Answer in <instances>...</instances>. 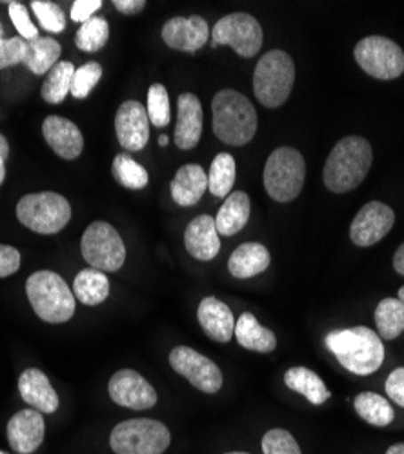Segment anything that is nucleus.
Listing matches in <instances>:
<instances>
[{"mask_svg":"<svg viewBox=\"0 0 404 454\" xmlns=\"http://www.w3.org/2000/svg\"><path fill=\"white\" fill-rule=\"evenodd\" d=\"M374 162V151L370 142L350 135L341 138L324 164V185L336 195H343L355 189L368 175Z\"/></svg>","mask_w":404,"mask_h":454,"instance_id":"f257e3e1","label":"nucleus"},{"mask_svg":"<svg viewBox=\"0 0 404 454\" xmlns=\"http://www.w3.org/2000/svg\"><path fill=\"white\" fill-rule=\"evenodd\" d=\"M326 348L345 369L359 376L376 372L384 362L383 340L376 331L362 325L332 331L326 336Z\"/></svg>","mask_w":404,"mask_h":454,"instance_id":"f03ea898","label":"nucleus"},{"mask_svg":"<svg viewBox=\"0 0 404 454\" xmlns=\"http://www.w3.org/2000/svg\"><path fill=\"white\" fill-rule=\"evenodd\" d=\"M213 133L228 145H246L257 133V111L235 90H220L211 100Z\"/></svg>","mask_w":404,"mask_h":454,"instance_id":"7ed1b4c3","label":"nucleus"},{"mask_svg":"<svg viewBox=\"0 0 404 454\" xmlns=\"http://www.w3.org/2000/svg\"><path fill=\"white\" fill-rule=\"evenodd\" d=\"M29 304L36 317L48 324H64L75 315V294L53 271H36L26 282Z\"/></svg>","mask_w":404,"mask_h":454,"instance_id":"20e7f679","label":"nucleus"},{"mask_svg":"<svg viewBox=\"0 0 404 454\" xmlns=\"http://www.w3.org/2000/svg\"><path fill=\"white\" fill-rule=\"evenodd\" d=\"M296 82V64L286 51L272 50L255 66L253 93L265 107H281Z\"/></svg>","mask_w":404,"mask_h":454,"instance_id":"39448f33","label":"nucleus"},{"mask_svg":"<svg viewBox=\"0 0 404 454\" xmlns=\"http://www.w3.org/2000/svg\"><path fill=\"white\" fill-rule=\"evenodd\" d=\"M265 187L268 195L277 202L296 200L306 178V164L303 155L293 147H279L272 151V155L265 166Z\"/></svg>","mask_w":404,"mask_h":454,"instance_id":"423d86ee","label":"nucleus"},{"mask_svg":"<svg viewBox=\"0 0 404 454\" xmlns=\"http://www.w3.org/2000/svg\"><path fill=\"white\" fill-rule=\"evenodd\" d=\"M17 218L35 233L55 235L67 225L71 206L57 193H31L19 200Z\"/></svg>","mask_w":404,"mask_h":454,"instance_id":"0eeeda50","label":"nucleus"},{"mask_svg":"<svg viewBox=\"0 0 404 454\" xmlns=\"http://www.w3.org/2000/svg\"><path fill=\"white\" fill-rule=\"evenodd\" d=\"M171 442L170 429L150 419H133L119 424L109 436L115 454H162Z\"/></svg>","mask_w":404,"mask_h":454,"instance_id":"6e6552de","label":"nucleus"},{"mask_svg":"<svg viewBox=\"0 0 404 454\" xmlns=\"http://www.w3.org/2000/svg\"><path fill=\"white\" fill-rule=\"evenodd\" d=\"M353 57L360 69L377 81H393L404 73V51L388 36H366L357 43Z\"/></svg>","mask_w":404,"mask_h":454,"instance_id":"1a4fd4ad","label":"nucleus"},{"mask_svg":"<svg viewBox=\"0 0 404 454\" xmlns=\"http://www.w3.org/2000/svg\"><path fill=\"white\" fill-rule=\"evenodd\" d=\"M83 256L93 270L115 273L126 260V247L115 227L107 222H93L83 235Z\"/></svg>","mask_w":404,"mask_h":454,"instance_id":"9d476101","label":"nucleus"},{"mask_svg":"<svg viewBox=\"0 0 404 454\" xmlns=\"http://www.w3.org/2000/svg\"><path fill=\"white\" fill-rule=\"evenodd\" d=\"M263 27L248 13H232L217 20L211 33V48L232 46L242 59H251L263 48Z\"/></svg>","mask_w":404,"mask_h":454,"instance_id":"9b49d317","label":"nucleus"},{"mask_svg":"<svg viewBox=\"0 0 404 454\" xmlns=\"http://www.w3.org/2000/svg\"><path fill=\"white\" fill-rule=\"evenodd\" d=\"M170 365L206 395H215L223 387V372L217 364L188 346H178L170 353Z\"/></svg>","mask_w":404,"mask_h":454,"instance_id":"f8f14e48","label":"nucleus"},{"mask_svg":"<svg viewBox=\"0 0 404 454\" xmlns=\"http://www.w3.org/2000/svg\"><path fill=\"white\" fill-rule=\"evenodd\" d=\"M395 223V213L390 206L372 200L364 204L350 225V239L359 247H370L381 242Z\"/></svg>","mask_w":404,"mask_h":454,"instance_id":"ddd939ff","label":"nucleus"},{"mask_svg":"<svg viewBox=\"0 0 404 454\" xmlns=\"http://www.w3.org/2000/svg\"><path fill=\"white\" fill-rule=\"evenodd\" d=\"M107 391L115 403L133 411L152 409L159 400L157 391L133 369L117 371L109 380Z\"/></svg>","mask_w":404,"mask_h":454,"instance_id":"4468645a","label":"nucleus"},{"mask_svg":"<svg viewBox=\"0 0 404 454\" xmlns=\"http://www.w3.org/2000/svg\"><path fill=\"white\" fill-rule=\"evenodd\" d=\"M115 133L126 151H142L150 140V119L137 100H126L115 117Z\"/></svg>","mask_w":404,"mask_h":454,"instance_id":"2eb2a0df","label":"nucleus"},{"mask_svg":"<svg viewBox=\"0 0 404 454\" xmlns=\"http://www.w3.org/2000/svg\"><path fill=\"white\" fill-rule=\"evenodd\" d=\"M162 39L171 50L195 53L206 46L210 27L202 17H173L162 26Z\"/></svg>","mask_w":404,"mask_h":454,"instance_id":"dca6fc26","label":"nucleus"},{"mask_svg":"<svg viewBox=\"0 0 404 454\" xmlns=\"http://www.w3.org/2000/svg\"><path fill=\"white\" fill-rule=\"evenodd\" d=\"M204 126V113L201 100L194 93H180L177 100V126L173 133L175 145L178 149H194Z\"/></svg>","mask_w":404,"mask_h":454,"instance_id":"f3484780","label":"nucleus"},{"mask_svg":"<svg viewBox=\"0 0 404 454\" xmlns=\"http://www.w3.org/2000/svg\"><path fill=\"white\" fill-rule=\"evenodd\" d=\"M46 424L43 412L35 409L19 411L8 424V442L19 454H31L43 445Z\"/></svg>","mask_w":404,"mask_h":454,"instance_id":"a211bd4d","label":"nucleus"},{"mask_svg":"<svg viewBox=\"0 0 404 454\" xmlns=\"http://www.w3.org/2000/svg\"><path fill=\"white\" fill-rule=\"evenodd\" d=\"M43 135L48 145L64 160H75L84 149L81 129L67 119L51 115L43 124Z\"/></svg>","mask_w":404,"mask_h":454,"instance_id":"6ab92c4d","label":"nucleus"},{"mask_svg":"<svg viewBox=\"0 0 404 454\" xmlns=\"http://www.w3.org/2000/svg\"><path fill=\"white\" fill-rule=\"evenodd\" d=\"M218 237L215 218L210 215H199L188 223L185 231L186 251L201 262H210L220 251Z\"/></svg>","mask_w":404,"mask_h":454,"instance_id":"aec40b11","label":"nucleus"},{"mask_svg":"<svg viewBox=\"0 0 404 454\" xmlns=\"http://www.w3.org/2000/svg\"><path fill=\"white\" fill-rule=\"evenodd\" d=\"M19 391L31 409L46 414L57 412L59 396L41 369H26L19 378Z\"/></svg>","mask_w":404,"mask_h":454,"instance_id":"412c9836","label":"nucleus"},{"mask_svg":"<svg viewBox=\"0 0 404 454\" xmlns=\"http://www.w3.org/2000/svg\"><path fill=\"white\" fill-rule=\"evenodd\" d=\"M199 324L202 331L215 340V342L226 344L232 340V334L235 333V320L232 309L220 301L215 296H208L201 301L199 311H197Z\"/></svg>","mask_w":404,"mask_h":454,"instance_id":"4be33fe9","label":"nucleus"},{"mask_svg":"<svg viewBox=\"0 0 404 454\" xmlns=\"http://www.w3.org/2000/svg\"><path fill=\"white\" fill-rule=\"evenodd\" d=\"M171 197L173 200L182 207L195 206L208 189V175L204 173L202 166L199 164H186L182 166L171 184Z\"/></svg>","mask_w":404,"mask_h":454,"instance_id":"5701e85b","label":"nucleus"},{"mask_svg":"<svg viewBox=\"0 0 404 454\" xmlns=\"http://www.w3.org/2000/svg\"><path fill=\"white\" fill-rule=\"evenodd\" d=\"M270 251L259 242L241 244L228 260V270L232 277L246 280L261 275L270 266Z\"/></svg>","mask_w":404,"mask_h":454,"instance_id":"b1692460","label":"nucleus"},{"mask_svg":"<svg viewBox=\"0 0 404 454\" xmlns=\"http://www.w3.org/2000/svg\"><path fill=\"white\" fill-rule=\"evenodd\" d=\"M250 197L244 192H234L226 197L225 204L220 206L215 225H217V233L223 237H234L237 235L242 227L250 220Z\"/></svg>","mask_w":404,"mask_h":454,"instance_id":"393cba45","label":"nucleus"},{"mask_svg":"<svg viewBox=\"0 0 404 454\" xmlns=\"http://www.w3.org/2000/svg\"><path fill=\"white\" fill-rule=\"evenodd\" d=\"M235 338L237 342L255 353H272L277 348V338L273 331L261 325L259 320L251 313H242L235 324Z\"/></svg>","mask_w":404,"mask_h":454,"instance_id":"a878e982","label":"nucleus"},{"mask_svg":"<svg viewBox=\"0 0 404 454\" xmlns=\"http://www.w3.org/2000/svg\"><path fill=\"white\" fill-rule=\"evenodd\" d=\"M284 382L291 391L303 395L313 405H322L328 398H332V393L312 369L291 367L284 374Z\"/></svg>","mask_w":404,"mask_h":454,"instance_id":"bb28decb","label":"nucleus"},{"mask_svg":"<svg viewBox=\"0 0 404 454\" xmlns=\"http://www.w3.org/2000/svg\"><path fill=\"white\" fill-rule=\"evenodd\" d=\"M60 44L51 39V36H39V39L29 41L26 44V57L24 62L31 73L43 74L53 69V66L59 64L60 57Z\"/></svg>","mask_w":404,"mask_h":454,"instance_id":"cd10ccee","label":"nucleus"},{"mask_svg":"<svg viewBox=\"0 0 404 454\" xmlns=\"http://www.w3.org/2000/svg\"><path fill=\"white\" fill-rule=\"evenodd\" d=\"M353 407L360 419L374 427H386L395 420V412L386 398L377 393H360L353 400Z\"/></svg>","mask_w":404,"mask_h":454,"instance_id":"c85d7f7f","label":"nucleus"},{"mask_svg":"<svg viewBox=\"0 0 404 454\" xmlns=\"http://www.w3.org/2000/svg\"><path fill=\"white\" fill-rule=\"evenodd\" d=\"M73 294L84 306H99L109 294V280L99 270H84L73 282Z\"/></svg>","mask_w":404,"mask_h":454,"instance_id":"c756f323","label":"nucleus"},{"mask_svg":"<svg viewBox=\"0 0 404 454\" xmlns=\"http://www.w3.org/2000/svg\"><path fill=\"white\" fill-rule=\"evenodd\" d=\"M235 184V159L230 153H218L208 173V189L217 199H226Z\"/></svg>","mask_w":404,"mask_h":454,"instance_id":"7c9ffc66","label":"nucleus"},{"mask_svg":"<svg viewBox=\"0 0 404 454\" xmlns=\"http://www.w3.org/2000/svg\"><path fill=\"white\" fill-rule=\"evenodd\" d=\"M376 324L383 340H395L404 331V304L399 298H384L376 309Z\"/></svg>","mask_w":404,"mask_h":454,"instance_id":"2f4dec72","label":"nucleus"},{"mask_svg":"<svg viewBox=\"0 0 404 454\" xmlns=\"http://www.w3.org/2000/svg\"><path fill=\"white\" fill-rule=\"evenodd\" d=\"M73 73H75V67L71 62H59L53 66L41 90V95L48 104H60L69 95Z\"/></svg>","mask_w":404,"mask_h":454,"instance_id":"473e14b6","label":"nucleus"},{"mask_svg":"<svg viewBox=\"0 0 404 454\" xmlns=\"http://www.w3.org/2000/svg\"><path fill=\"white\" fill-rule=\"evenodd\" d=\"M112 173L121 185L135 189V192L137 189H144L150 182L148 171H146L139 162H135L128 153H121L115 157Z\"/></svg>","mask_w":404,"mask_h":454,"instance_id":"72a5a7b5","label":"nucleus"},{"mask_svg":"<svg viewBox=\"0 0 404 454\" xmlns=\"http://www.w3.org/2000/svg\"><path fill=\"white\" fill-rule=\"evenodd\" d=\"M107 39H109L107 20L102 17H93L88 22H84L81 26V29L77 31L75 44L79 50H83L86 53H93V51L102 50L106 46Z\"/></svg>","mask_w":404,"mask_h":454,"instance_id":"f704fd0d","label":"nucleus"},{"mask_svg":"<svg viewBox=\"0 0 404 454\" xmlns=\"http://www.w3.org/2000/svg\"><path fill=\"white\" fill-rule=\"evenodd\" d=\"M146 111H148V119L150 124L157 128H166L170 124V97L168 90L162 84H152L148 90V106H146Z\"/></svg>","mask_w":404,"mask_h":454,"instance_id":"c9c22d12","label":"nucleus"},{"mask_svg":"<svg viewBox=\"0 0 404 454\" xmlns=\"http://www.w3.org/2000/svg\"><path fill=\"white\" fill-rule=\"evenodd\" d=\"M102 79V67L97 62H88L75 69L71 81V95L75 98H86Z\"/></svg>","mask_w":404,"mask_h":454,"instance_id":"e433bc0d","label":"nucleus"},{"mask_svg":"<svg viewBox=\"0 0 404 454\" xmlns=\"http://www.w3.org/2000/svg\"><path fill=\"white\" fill-rule=\"evenodd\" d=\"M31 10L39 19L43 29L50 33H60L66 27V15L60 6L48 3V0H33Z\"/></svg>","mask_w":404,"mask_h":454,"instance_id":"4c0bfd02","label":"nucleus"},{"mask_svg":"<svg viewBox=\"0 0 404 454\" xmlns=\"http://www.w3.org/2000/svg\"><path fill=\"white\" fill-rule=\"evenodd\" d=\"M265 454H303L297 440L286 429H270L263 438Z\"/></svg>","mask_w":404,"mask_h":454,"instance_id":"58836bf2","label":"nucleus"},{"mask_svg":"<svg viewBox=\"0 0 404 454\" xmlns=\"http://www.w3.org/2000/svg\"><path fill=\"white\" fill-rule=\"evenodd\" d=\"M26 41L22 36L0 41V69L12 67L15 64H22L26 57Z\"/></svg>","mask_w":404,"mask_h":454,"instance_id":"ea45409f","label":"nucleus"},{"mask_svg":"<svg viewBox=\"0 0 404 454\" xmlns=\"http://www.w3.org/2000/svg\"><path fill=\"white\" fill-rule=\"evenodd\" d=\"M10 17H12V20H13V26L17 27L19 35L22 36V39H24L26 43L39 39V29H36L35 24L31 22L29 13H28V10H26L24 4H20V3H10Z\"/></svg>","mask_w":404,"mask_h":454,"instance_id":"a19ab883","label":"nucleus"},{"mask_svg":"<svg viewBox=\"0 0 404 454\" xmlns=\"http://www.w3.org/2000/svg\"><path fill=\"white\" fill-rule=\"evenodd\" d=\"M20 268V253L12 247L0 244V278L12 277Z\"/></svg>","mask_w":404,"mask_h":454,"instance_id":"79ce46f5","label":"nucleus"},{"mask_svg":"<svg viewBox=\"0 0 404 454\" xmlns=\"http://www.w3.org/2000/svg\"><path fill=\"white\" fill-rule=\"evenodd\" d=\"M102 8V0H75L71 8V20L88 22L93 19V13Z\"/></svg>","mask_w":404,"mask_h":454,"instance_id":"37998d69","label":"nucleus"},{"mask_svg":"<svg viewBox=\"0 0 404 454\" xmlns=\"http://www.w3.org/2000/svg\"><path fill=\"white\" fill-rule=\"evenodd\" d=\"M386 395L400 407H404V367L392 371L386 380Z\"/></svg>","mask_w":404,"mask_h":454,"instance_id":"c03bdc74","label":"nucleus"},{"mask_svg":"<svg viewBox=\"0 0 404 454\" xmlns=\"http://www.w3.org/2000/svg\"><path fill=\"white\" fill-rule=\"evenodd\" d=\"M114 6L124 15H137L146 8V3L144 0H114Z\"/></svg>","mask_w":404,"mask_h":454,"instance_id":"a18cd8bd","label":"nucleus"},{"mask_svg":"<svg viewBox=\"0 0 404 454\" xmlns=\"http://www.w3.org/2000/svg\"><path fill=\"white\" fill-rule=\"evenodd\" d=\"M393 268L399 275L404 277V242L397 247V251L393 254Z\"/></svg>","mask_w":404,"mask_h":454,"instance_id":"49530a36","label":"nucleus"},{"mask_svg":"<svg viewBox=\"0 0 404 454\" xmlns=\"http://www.w3.org/2000/svg\"><path fill=\"white\" fill-rule=\"evenodd\" d=\"M10 155V144L4 138V135H0V164H4Z\"/></svg>","mask_w":404,"mask_h":454,"instance_id":"de8ad7c7","label":"nucleus"},{"mask_svg":"<svg viewBox=\"0 0 404 454\" xmlns=\"http://www.w3.org/2000/svg\"><path fill=\"white\" fill-rule=\"evenodd\" d=\"M386 454H404V443H395V445H392V447L386 450Z\"/></svg>","mask_w":404,"mask_h":454,"instance_id":"09e8293b","label":"nucleus"},{"mask_svg":"<svg viewBox=\"0 0 404 454\" xmlns=\"http://www.w3.org/2000/svg\"><path fill=\"white\" fill-rule=\"evenodd\" d=\"M159 144H161L162 147H166V145L170 144V137H168V135H161V137H159Z\"/></svg>","mask_w":404,"mask_h":454,"instance_id":"8fccbe9b","label":"nucleus"},{"mask_svg":"<svg viewBox=\"0 0 404 454\" xmlns=\"http://www.w3.org/2000/svg\"><path fill=\"white\" fill-rule=\"evenodd\" d=\"M4 178H6V168H4V164H0V185H3Z\"/></svg>","mask_w":404,"mask_h":454,"instance_id":"3c124183","label":"nucleus"},{"mask_svg":"<svg viewBox=\"0 0 404 454\" xmlns=\"http://www.w3.org/2000/svg\"><path fill=\"white\" fill-rule=\"evenodd\" d=\"M399 300L404 304V286L399 289Z\"/></svg>","mask_w":404,"mask_h":454,"instance_id":"603ef678","label":"nucleus"},{"mask_svg":"<svg viewBox=\"0 0 404 454\" xmlns=\"http://www.w3.org/2000/svg\"><path fill=\"white\" fill-rule=\"evenodd\" d=\"M3 35H4V29H3V24H0V41H4Z\"/></svg>","mask_w":404,"mask_h":454,"instance_id":"864d4df0","label":"nucleus"},{"mask_svg":"<svg viewBox=\"0 0 404 454\" xmlns=\"http://www.w3.org/2000/svg\"><path fill=\"white\" fill-rule=\"evenodd\" d=\"M226 454H248V452H226Z\"/></svg>","mask_w":404,"mask_h":454,"instance_id":"5fc2aeb1","label":"nucleus"}]
</instances>
